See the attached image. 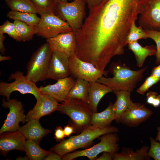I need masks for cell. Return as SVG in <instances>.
Masks as SVG:
<instances>
[{
  "mask_svg": "<svg viewBox=\"0 0 160 160\" xmlns=\"http://www.w3.org/2000/svg\"><path fill=\"white\" fill-rule=\"evenodd\" d=\"M26 140L19 130L4 132L0 134V152L6 155L12 150L24 151Z\"/></svg>",
  "mask_w": 160,
  "mask_h": 160,
  "instance_id": "18",
  "label": "cell"
},
{
  "mask_svg": "<svg viewBox=\"0 0 160 160\" xmlns=\"http://www.w3.org/2000/svg\"><path fill=\"white\" fill-rule=\"evenodd\" d=\"M103 0H84L89 8L97 6L100 4Z\"/></svg>",
  "mask_w": 160,
  "mask_h": 160,
  "instance_id": "41",
  "label": "cell"
},
{
  "mask_svg": "<svg viewBox=\"0 0 160 160\" xmlns=\"http://www.w3.org/2000/svg\"><path fill=\"white\" fill-rule=\"evenodd\" d=\"M0 33H7L16 41H21L17 35L14 24L8 20L0 26Z\"/></svg>",
  "mask_w": 160,
  "mask_h": 160,
  "instance_id": "32",
  "label": "cell"
},
{
  "mask_svg": "<svg viewBox=\"0 0 160 160\" xmlns=\"http://www.w3.org/2000/svg\"><path fill=\"white\" fill-rule=\"evenodd\" d=\"M7 16L14 20H18L31 26L35 27L40 19L36 13L22 12L11 10L7 14Z\"/></svg>",
  "mask_w": 160,
  "mask_h": 160,
  "instance_id": "27",
  "label": "cell"
},
{
  "mask_svg": "<svg viewBox=\"0 0 160 160\" xmlns=\"http://www.w3.org/2000/svg\"><path fill=\"white\" fill-rule=\"evenodd\" d=\"M8 79L14 81L9 83L4 81L0 82V95L6 97L7 100L10 99L11 94L15 91H18L23 94L33 95L36 100L42 95L36 83L28 79L20 71H17L11 73Z\"/></svg>",
  "mask_w": 160,
  "mask_h": 160,
  "instance_id": "8",
  "label": "cell"
},
{
  "mask_svg": "<svg viewBox=\"0 0 160 160\" xmlns=\"http://www.w3.org/2000/svg\"><path fill=\"white\" fill-rule=\"evenodd\" d=\"M37 13L41 16L54 13L57 3L56 0H31Z\"/></svg>",
  "mask_w": 160,
  "mask_h": 160,
  "instance_id": "30",
  "label": "cell"
},
{
  "mask_svg": "<svg viewBox=\"0 0 160 160\" xmlns=\"http://www.w3.org/2000/svg\"><path fill=\"white\" fill-rule=\"evenodd\" d=\"M100 141L86 149L67 153L62 157L63 160H72L81 156H86L89 160H95L100 153L104 152L117 153L120 148L118 143L119 138L117 132L104 134L100 137Z\"/></svg>",
  "mask_w": 160,
  "mask_h": 160,
  "instance_id": "7",
  "label": "cell"
},
{
  "mask_svg": "<svg viewBox=\"0 0 160 160\" xmlns=\"http://www.w3.org/2000/svg\"><path fill=\"white\" fill-rule=\"evenodd\" d=\"M105 0H102V1H105Z\"/></svg>",
  "mask_w": 160,
  "mask_h": 160,
  "instance_id": "49",
  "label": "cell"
},
{
  "mask_svg": "<svg viewBox=\"0 0 160 160\" xmlns=\"http://www.w3.org/2000/svg\"><path fill=\"white\" fill-rule=\"evenodd\" d=\"M35 28L36 35L46 39L73 31L66 22L53 13L41 16L39 21Z\"/></svg>",
  "mask_w": 160,
  "mask_h": 160,
  "instance_id": "9",
  "label": "cell"
},
{
  "mask_svg": "<svg viewBox=\"0 0 160 160\" xmlns=\"http://www.w3.org/2000/svg\"><path fill=\"white\" fill-rule=\"evenodd\" d=\"M135 21L132 23L127 36V45L129 43L137 41L139 39H147L145 30L140 26H137Z\"/></svg>",
  "mask_w": 160,
  "mask_h": 160,
  "instance_id": "31",
  "label": "cell"
},
{
  "mask_svg": "<svg viewBox=\"0 0 160 160\" xmlns=\"http://www.w3.org/2000/svg\"><path fill=\"white\" fill-rule=\"evenodd\" d=\"M160 81V78L150 75L147 77L144 83L136 90L137 92L143 95L149 89Z\"/></svg>",
  "mask_w": 160,
  "mask_h": 160,
  "instance_id": "34",
  "label": "cell"
},
{
  "mask_svg": "<svg viewBox=\"0 0 160 160\" xmlns=\"http://www.w3.org/2000/svg\"><path fill=\"white\" fill-rule=\"evenodd\" d=\"M56 0L57 2L58 1H62V2H67V1L68 0ZM72 0L74 1L75 0Z\"/></svg>",
  "mask_w": 160,
  "mask_h": 160,
  "instance_id": "48",
  "label": "cell"
},
{
  "mask_svg": "<svg viewBox=\"0 0 160 160\" xmlns=\"http://www.w3.org/2000/svg\"><path fill=\"white\" fill-rule=\"evenodd\" d=\"M139 23L145 30L160 31V0H151L148 7L140 14Z\"/></svg>",
  "mask_w": 160,
  "mask_h": 160,
  "instance_id": "16",
  "label": "cell"
},
{
  "mask_svg": "<svg viewBox=\"0 0 160 160\" xmlns=\"http://www.w3.org/2000/svg\"><path fill=\"white\" fill-rule=\"evenodd\" d=\"M5 2L11 10L37 13L31 0H5Z\"/></svg>",
  "mask_w": 160,
  "mask_h": 160,
  "instance_id": "28",
  "label": "cell"
},
{
  "mask_svg": "<svg viewBox=\"0 0 160 160\" xmlns=\"http://www.w3.org/2000/svg\"><path fill=\"white\" fill-rule=\"evenodd\" d=\"M24 151L31 160H44L50 152L41 148L39 143L31 140H26Z\"/></svg>",
  "mask_w": 160,
  "mask_h": 160,
  "instance_id": "26",
  "label": "cell"
},
{
  "mask_svg": "<svg viewBox=\"0 0 160 160\" xmlns=\"http://www.w3.org/2000/svg\"><path fill=\"white\" fill-rule=\"evenodd\" d=\"M113 92L116 96V100L113 105L115 120L116 121L133 102L131 98V92L124 91H114Z\"/></svg>",
  "mask_w": 160,
  "mask_h": 160,
  "instance_id": "23",
  "label": "cell"
},
{
  "mask_svg": "<svg viewBox=\"0 0 160 160\" xmlns=\"http://www.w3.org/2000/svg\"><path fill=\"white\" fill-rule=\"evenodd\" d=\"M151 0H105L90 8L75 32L76 54L81 60L104 69L112 58L124 53L132 23Z\"/></svg>",
  "mask_w": 160,
  "mask_h": 160,
  "instance_id": "1",
  "label": "cell"
},
{
  "mask_svg": "<svg viewBox=\"0 0 160 160\" xmlns=\"http://www.w3.org/2000/svg\"><path fill=\"white\" fill-rule=\"evenodd\" d=\"M114 153L104 152L99 157L96 158L95 160H114Z\"/></svg>",
  "mask_w": 160,
  "mask_h": 160,
  "instance_id": "37",
  "label": "cell"
},
{
  "mask_svg": "<svg viewBox=\"0 0 160 160\" xmlns=\"http://www.w3.org/2000/svg\"><path fill=\"white\" fill-rule=\"evenodd\" d=\"M147 67L137 70L130 68L120 61L111 64L108 71L113 75L111 78L103 76L97 81L104 84L114 91H124L131 92L136 88L137 83L142 79Z\"/></svg>",
  "mask_w": 160,
  "mask_h": 160,
  "instance_id": "2",
  "label": "cell"
},
{
  "mask_svg": "<svg viewBox=\"0 0 160 160\" xmlns=\"http://www.w3.org/2000/svg\"><path fill=\"white\" fill-rule=\"evenodd\" d=\"M13 23L21 41L25 42L30 41L33 39L34 35L36 34L35 27L30 26L18 20H14Z\"/></svg>",
  "mask_w": 160,
  "mask_h": 160,
  "instance_id": "29",
  "label": "cell"
},
{
  "mask_svg": "<svg viewBox=\"0 0 160 160\" xmlns=\"http://www.w3.org/2000/svg\"><path fill=\"white\" fill-rule=\"evenodd\" d=\"M145 31L147 38L152 39L156 44V64L159 65L160 63V31L151 30Z\"/></svg>",
  "mask_w": 160,
  "mask_h": 160,
  "instance_id": "33",
  "label": "cell"
},
{
  "mask_svg": "<svg viewBox=\"0 0 160 160\" xmlns=\"http://www.w3.org/2000/svg\"><path fill=\"white\" fill-rule=\"evenodd\" d=\"M70 75L74 78L83 79L89 82L96 81L106 76L108 71L102 70L93 64L79 59L76 55L69 57Z\"/></svg>",
  "mask_w": 160,
  "mask_h": 160,
  "instance_id": "10",
  "label": "cell"
},
{
  "mask_svg": "<svg viewBox=\"0 0 160 160\" xmlns=\"http://www.w3.org/2000/svg\"><path fill=\"white\" fill-rule=\"evenodd\" d=\"M113 104L110 102L107 108L99 113H93L91 120L92 126L105 127L111 126L112 122L115 120Z\"/></svg>",
  "mask_w": 160,
  "mask_h": 160,
  "instance_id": "24",
  "label": "cell"
},
{
  "mask_svg": "<svg viewBox=\"0 0 160 160\" xmlns=\"http://www.w3.org/2000/svg\"><path fill=\"white\" fill-rule=\"evenodd\" d=\"M46 41L52 51L61 53L69 57L75 54L76 37L73 31L60 33Z\"/></svg>",
  "mask_w": 160,
  "mask_h": 160,
  "instance_id": "13",
  "label": "cell"
},
{
  "mask_svg": "<svg viewBox=\"0 0 160 160\" xmlns=\"http://www.w3.org/2000/svg\"><path fill=\"white\" fill-rule=\"evenodd\" d=\"M153 112L144 105L133 103L116 121L130 127H137L148 119Z\"/></svg>",
  "mask_w": 160,
  "mask_h": 160,
  "instance_id": "12",
  "label": "cell"
},
{
  "mask_svg": "<svg viewBox=\"0 0 160 160\" xmlns=\"http://www.w3.org/2000/svg\"><path fill=\"white\" fill-rule=\"evenodd\" d=\"M89 90V82L83 79H76L74 84L69 93L67 100L76 99L87 103Z\"/></svg>",
  "mask_w": 160,
  "mask_h": 160,
  "instance_id": "25",
  "label": "cell"
},
{
  "mask_svg": "<svg viewBox=\"0 0 160 160\" xmlns=\"http://www.w3.org/2000/svg\"><path fill=\"white\" fill-rule=\"evenodd\" d=\"M52 51L47 42L43 44L33 54L27 66L26 76L36 83L47 79Z\"/></svg>",
  "mask_w": 160,
  "mask_h": 160,
  "instance_id": "5",
  "label": "cell"
},
{
  "mask_svg": "<svg viewBox=\"0 0 160 160\" xmlns=\"http://www.w3.org/2000/svg\"><path fill=\"white\" fill-rule=\"evenodd\" d=\"M2 103L3 107L8 108L9 111L0 129V134L18 130L20 127L19 123H24L26 122L23 104L16 99L6 101L4 97L2 99Z\"/></svg>",
  "mask_w": 160,
  "mask_h": 160,
  "instance_id": "11",
  "label": "cell"
},
{
  "mask_svg": "<svg viewBox=\"0 0 160 160\" xmlns=\"http://www.w3.org/2000/svg\"><path fill=\"white\" fill-rule=\"evenodd\" d=\"M158 95V93L156 92L152 91H150L148 92L146 95L147 103L152 105L154 99Z\"/></svg>",
  "mask_w": 160,
  "mask_h": 160,
  "instance_id": "39",
  "label": "cell"
},
{
  "mask_svg": "<svg viewBox=\"0 0 160 160\" xmlns=\"http://www.w3.org/2000/svg\"><path fill=\"white\" fill-rule=\"evenodd\" d=\"M113 92L109 87L97 81L89 82L87 103L93 113L97 112V105L102 98L108 93Z\"/></svg>",
  "mask_w": 160,
  "mask_h": 160,
  "instance_id": "20",
  "label": "cell"
},
{
  "mask_svg": "<svg viewBox=\"0 0 160 160\" xmlns=\"http://www.w3.org/2000/svg\"><path fill=\"white\" fill-rule=\"evenodd\" d=\"M86 4L84 0H75L70 2L58 1L54 13L66 22L75 33L83 24Z\"/></svg>",
  "mask_w": 160,
  "mask_h": 160,
  "instance_id": "6",
  "label": "cell"
},
{
  "mask_svg": "<svg viewBox=\"0 0 160 160\" xmlns=\"http://www.w3.org/2000/svg\"><path fill=\"white\" fill-rule=\"evenodd\" d=\"M151 75L160 78V63L159 65L154 66L152 69Z\"/></svg>",
  "mask_w": 160,
  "mask_h": 160,
  "instance_id": "43",
  "label": "cell"
},
{
  "mask_svg": "<svg viewBox=\"0 0 160 160\" xmlns=\"http://www.w3.org/2000/svg\"><path fill=\"white\" fill-rule=\"evenodd\" d=\"M149 140L151 145L148 152V156L155 160H160V143L152 137H150Z\"/></svg>",
  "mask_w": 160,
  "mask_h": 160,
  "instance_id": "35",
  "label": "cell"
},
{
  "mask_svg": "<svg viewBox=\"0 0 160 160\" xmlns=\"http://www.w3.org/2000/svg\"><path fill=\"white\" fill-rule=\"evenodd\" d=\"M157 130L158 132L155 140L156 141H159V142H160V126L157 127Z\"/></svg>",
  "mask_w": 160,
  "mask_h": 160,
  "instance_id": "46",
  "label": "cell"
},
{
  "mask_svg": "<svg viewBox=\"0 0 160 160\" xmlns=\"http://www.w3.org/2000/svg\"><path fill=\"white\" fill-rule=\"evenodd\" d=\"M5 39L6 37L4 34L0 33V52L1 55L4 54L6 51L4 44V42Z\"/></svg>",
  "mask_w": 160,
  "mask_h": 160,
  "instance_id": "42",
  "label": "cell"
},
{
  "mask_svg": "<svg viewBox=\"0 0 160 160\" xmlns=\"http://www.w3.org/2000/svg\"><path fill=\"white\" fill-rule=\"evenodd\" d=\"M149 149L143 146L134 151L132 148L124 147L121 153H114V160H151L148 155Z\"/></svg>",
  "mask_w": 160,
  "mask_h": 160,
  "instance_id": "22",
  "label": "cell"
},
{
  "mask_svg": "<svg viewBox=\"0 0 160 160\" xmlns=\"http://www.w3.org/2000/svg\"><path fill=\"white\" fill-rule=\"evenodd\" d=\"M50 151V153L44 159V160H62V156H60L55 152Z\"/></svg>",
  "mask_w": 160,
  "mask_h": 160,
  "instance_id": "40",
  "label": "cell"
},
{
  "mask_svg": "<svg viewBox=\"0 0 160 160\" xmlns=\"http://www.w3.org/2000/svg\"><path fill=\"white\" fill-rule=\"evenodd\" d=\"M75 81L71 76L59 79L52 84H48L39 87L42 94L49 95L58 102L65 101L68 96Z\"/></svg>",
  "mask_w": 160,
  "mask_h": 160,
  "instance_id": "15",
  "label": "cell"
},
{
  "mask_svg": "<svg viewBox=\"0 0 160 160\" xmlns=\"http://www.w3.org/2000/svg\"><path fill=\"white\" fill-rule=\"evenodd\" d=\"M26 140H31L39 143L46 135L51 132L48 129H45L41 126L39 119H33L26 124L20 127L18 130Z\"/></svg>",
  "mask_w": 160,
  "mask_h": 160,
  "instance_id": "19",
  "label": "cell"
},
{
  "mask_svg": "<svg viewBox=\"0 0 160 160\" xmlns=\"http://www.w3.org/2000/svg\"><path fill=\"white\" fill-rule=\"evenodd\" d=\"M54 138L57 142H60L65 137L63 129L61 126H57L55 130Z\"/></svg>",
  "mask_w": 160,
  "mask_h": 160,
  "instance_id": "36",
  "label": "cell"
},
{
  "mask_svg": "<svg viewBox=\"0 0 160 160\" xmlns=\"http://www.w3.org/2000/svg\"><path fill=\"white\" fill-rule=\"evenodd\" d=\"M119 131L118 129L115 126L100 127L91 125L84 129L78 135L72 136L67 139H63L52 147L50 151L62 157L64 155L77 149L89 146L94 140L104 134L118 132Z\"/></svg>",
  "mask_w": 160,
  "mask_h": 160,
  "instance_id": "3",
  "label": "cell"
},
{
  "mask_svg": "<svg viewBox=\"0 0 160 160\" xmlns=\"http://www.w3.org/2000/svg\"><path fill=\"white\" fill-rule=\"evenodd\" d=\"M70 75L69 57L61 53L52 51L47 79L57 81Z\"/></svg>",
  "mask_w": 160,
  "mask_h": 160,
  "instance_id": "14",
  "label": "cell"
},
{
  "mask_svg": "<svg viewBox=\"0 0 160 160\" xmlns=\"http://www.w3.org/2000/svg\"><path fill=\"white\" fill-rule=\"evenodd\" d=\"M11 57L9 56H2L1 54L0 55V62L11 60Z\"/></svg>",
  "mask_w": 160,
  "mask_h": 160,
  "instance_id": "45",
  "label": "cell"
},
{
  "mask_svg": "<svg viewBox=\"0 0 160 160\" xmlns=\"http://www.w3.org/2000/svg\"><path fill=\"white\" fill-rule=\"evenodd\" d=\"M63 130L65 137H69L72 134L75 133L77 131L76 128L73 125L69 124L64 126Z\"/></svg>",
  "mask_w": 160,
  "mask_h": 160,
  "instance_id": "38",
  "label": "cell"
},
{
  "mask_svg": "<svg viewBox=\"0 0 160 160\" xmlns=\"http://www.w3.org/2000/svg\"><path fill=\"white\" fill-rule=\"evenodd\" d=\"M152 105L154 107H157L160 105V95L156 96Z\"/></svg>",
  "mask_w": 160,
  "mask_h": 160,
  "instance_id": "44",
  "label": "cell"
},
{
  "mask_svg": "<svg viewBox=\"0 0 160 160\" xmlns=\"http://www.w3.org/2000/svg\"><path fill=\"white\" fill-rule=\"evenodd\" d=\"M34 107L26 115V121L33 119H39L57 111L59 104L51 96L42 94L37 100Z\"/></svg>",
  "mask_w": 160,
  "mask_h": 160,
  "instance_id": "17",
  "label": "cell"
},
{
  "mask_svg": "<svg viewBox=\"0 0 160 160\" xmlns=\"http://www.w3.org/2000/svg\"><path fill=\"white\" fill-rule=\"evenodd\" d=\"M128 49L134 54L137 66L142 67L146 58L149 56H156V46L153 45H147L143 47L137 41L133 42L128 44Z\"/></svg>",
  "mask_w": 160,
  "mask_h": 160,
  "instance_id": "21",
  "label": "cell"
},
{
  "mask_svg": "<svg viewBox=\"0 0 160 160\" xmlns=\"http://www.w3.org/2000/svg\"><path fill=\"white\" fill-rule=\"evenodd\" d=\"M16 160H30L29 158L28 157V156L26 155V156H25L24 157H19L17 158L16 159Z\"/></svg>",
  "mask_w": 160,
  "mask_h": 160,
  "instance_id": "47",
  "label": "cell"
},
{
  "mask_svg": "<svg viewBox=\"0 0 160 160\" xmlns=\"http://www.w3.org/2000/svg\"><path fill=\"white\" fill-rule=\"evenodd\" d=\"M71 119L77 131L80 132L92 125L93 113L87 103L76 99H70L59 104L57 110Z\"/></svg>",
  "mask_w": 160,
  "mask_h": 160,
  "instance_id": "4",
  "label": "cell"
}]
</instances>
